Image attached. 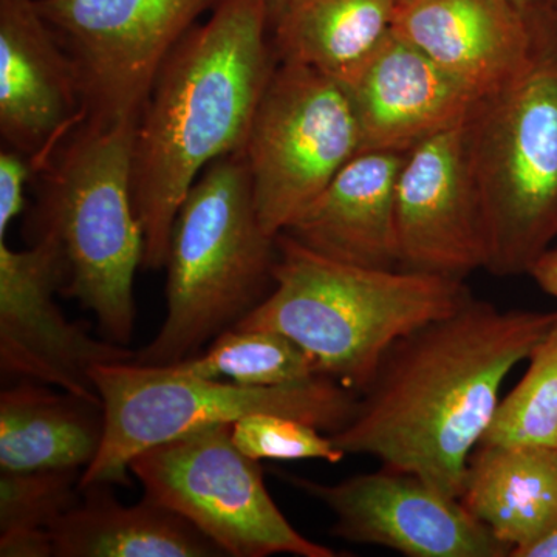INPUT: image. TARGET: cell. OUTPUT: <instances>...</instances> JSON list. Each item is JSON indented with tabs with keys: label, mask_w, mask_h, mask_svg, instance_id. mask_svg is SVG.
Returning <instances> with one entry per match:
<instances>
[{
	"label": "cell",
	"mask_w": 557,
	"mask_h": 557,
	"mask_svg": "<svg viewBox=\"0 0 557 557\" xmlns=\"http://www.w3.org/2000/svg\"><path fill=\"white\" fill-rule=\"evenodd\" d=\"M556 324L557 310L472 298L388 348L350 423L330 437L346 456L376 458L460 498L505 380Z\"/></svg>",
	"instance_id": "cell-1"
},
{
	"label": "cell",
	"mask_w": 557,
	"mask_h": 557,
	"mask_svg": "<svg viewBox=\"0 0 557 557\" xmlns=\"http://www.w3.org/2000/svg\"><path fill=\"white\" fill-rule=\"evenodd\" d=\"M276 65L267 0H220L161 65L132 163L143 269L166 265L175 215L205 168L245 152Z\"/></svg>",
	"instance_id": "cell-2"
},
{
	"label": "cell",
	"mask_w": 557,
	"mask_h": 557,
	"mask_svg": "<svg viewBox=\"0 0 557 557\" xmlns=\"http://www.w3.org/2000/svg\"><path fill=\"white\" fill-rule=\"evenodd\" d=\"M276 245L274 287L236 327L287 336L358 395L399 338L474 298L467 281L348 265L284 233Z\"/></svg>",
	"instance_id": "cell-3"
},
{
	"label": "cell",
	"mask_w": 557,
	"mask_h": 557,
	"mask_svg": "<svg viewBox=\"0 0 557 557\" xmlns=\"http://www.w3.org/2000/svg\"><path fill=\"white\" fill-rule=\"evenodd\" d=\"M138 120L83 121L35 174L30 226L32 237L46 234L60 245L64 295L91 311L120 346L134 338V282L145 258L132 194Z\"/></svg>",
	"instance_id": "cell-4"
},
{
	"label": "cell",
	"mask_w": 557,
	"mask_h": 557,
	"mask_svg": "<svg viewBox=\"0 0 557 557\" xmlns=\"http://www.w3.org/2000/svg\"><path fill=\"white\" fill-rule=\"evenodd\" d=\"M276 237L260 223L245 153L208 164L172 225L166 317L134 362L174 364L236 327L274 287Z\"/></svg>",
	"instance_id": "cell-5"
},
{
	"label": "cell",
	"mask_w": 557,
	"mask_h": 557,
	"mask_svg": "<svg viewBox=\"0 0 557 557\" xmlns=\"http://www.w3.org/2000/svg\"><path fill=\"white\" fill-rule=\"evenodd\" d=\"M528 14L527 69L483 98L468 121L485 270L497 277L530 274L557 240V17L545 0Z\"/></svg>",
	"instance_id": "cell-6"
},
{
	"label": "cell",
	"mask_w": 557,
	"mask_h": 557,
	"mask_svg": "<svg viewBox=\"0 0 557 557\" xmlns=\"http://www.w3.org/2000/svg\"><path fill=\"white\" fill-rule=\"evenodd\" d=\"M90 376L104 409V438L100 453L81 474L79 487L129 485L132 458L143 450L199 429L233 426L252 413L296 418L332 435L350 423L359 397L325 375L276 386H245L129 361L97 366Z\"/></svg>",
	"instance_id": "cell-7"
},
{
	"label": "cell",
	"mask_w": 557,
	"mask_h": 557,
	"mask_svg": "<svg viewBox=\"0 0 557 557\" xmlns=\"http://www.w3.org/2000/svg\"><path fill=\"white\" fill-rule=\"evenodd\" d=\"M129 472L145 496L189 520L225 556H339L285 519L263 483L259 460L234 445L231 424L199 429L143 450L132 458Z\"/></svg>",
	"instance_id": "cell-8"
},
{
	"label": "cell",
	"mask_w": 557,
	"mask_h": 557,
	"mask_svg": "<svg viewBox=\"0 0 557 557\" xmlns=\"http://www.w3.org/2000/svg\"><path fill=\"white\" fill-rule=\"evenodd\" d=\"M358 152L361 132L346 87L307 65L277 62L244 152L263 230L284 233Z\"/></svg>",
	"instance_id": "cell-9"
},
{
	"label": "cell",
	"mask_w": 557,
	"mask_h": 557,
	"mask_svg": "<svg viewBox=\"0 0 557 557\" xmlns=\"http://www.w3.org/2000/svg\"><path fill=\"white\" fill-rule=\"evenodd\" d=\"M220 0H36L78 73L86 120L139 119L180 40Z\"/></svg>",
	"instance_id": "cell-10"
},
{
	"label": "cell",
	"mask_w": 557,
	"mask_h": 557,
	"mask_svg": "<svg viewBox=\"0 0 557 557\" xmlns=\"http://www.w3.org/2000/svg\"><path fill=\"white\" fill-rule=\"evenodd\" d=\"M65 281L64 256L50 236L33 237L22 251L0 237V369L102 405L91 369L134 361L137 351L69 321L54 300Z\"/></svg>",
	"instance_id": "cell-11"
},
{
	"label": "cell",
	"mask_w": 557,
	"mask_h": 557,
	"mask_svg": "<svg viewBox=\"0 0 557 557\" xmlns=\"http://www.w3.org/2000/svg\"><path fill=\"white\" fill-rule=\"evenodd\" d=\"M335 516L330 534L409 557H511V548L458 498L410 472L383 467L343 482L319 483L277 472Z\"/></svg>",
	"instance_id": "cell-12"
},
{
	"label": "cell",
	"mask_w": 557,
	"mask_h": 557,
	"mask_svg": "<svg viewBox=\"0 0 557 557\" xmlns=\"http://www.w3.org/2000/svg\"><path fill=\"white\" fill-rule=\"evenodd\" d=\"M468 121L406 153L395 197L399 270L457 281L485 270V223Z\"/></svg>",
	"instance_id": "cell-13"
},
{
	"label": "cell",
	"mask_w": 557,
	"mask_h": 557,
	"mask_svg": "<svg viewBox=\"0 0 557 557\" xmlns=\"http://www.w3.org/2000/svg\"><path fill=\"white\" fill-rule=\"evenodd\" d=\"M86 120L75 64L36 0H0V135L33 170Z\"/></svg>",
	"instance_id": "cell-14"
},
{
	"label": "cell",
	"mask_w": 557,
	"mask_h": 557,
	"mask_svg": "<svg viewBox=\"0 0 557 557\" xmlns=\"http://www.w3.org/2000/svg\"><path fill=\"white\" fill-rule=\"evenodd\" d=\"M343 86L357 115L361 150L409 152L467 123L485 98L394 32Z\"/></svg>",
	"instance_id": "cell-15"
},
{
	"label": "cell",
	"mask_w": 557,
	"mask_h": 557,
	"mask_svg": "<svg viewBox=\"0 0 557 557\" xmlns=\"http://www.w3.org/2000/svg\"><path fill=\"white\" fill-rule=\"evenodd\" d=\"M392 32L482 97L518 78L533 54L530 14L511 0H398Z\"/></svg>",
	"instance_id": "cell-16"
},
{
	"label": "cell",
	"mask_w": 557,
	"mask_h": 557,
	"mask_svg": "<svg viewBox=\"0 0 557 557\" xmlns=\"http://www.w3.org/2000/svg\"><path fill=\"white\" fill-rule=\"evenodd\" d=\"M406 153L361 150L284 234L348 265L399 269L395 197Z\"/></svg>",
	"instance_id": "cell-17"
},
{
	"label": "cell",
	"mask_w": 557,
	"mask_h": 557,
	"mask_svg": "<svg viewBox=\"0 0 557 557\" xmlns=\"http://www.w3.org/2000/svg\"><path fill=\"white\" fill-rule=\"evenodd\" d=\"M110 483L81 487V497L50 527L57 557H220L208 536L148 496L120 504Z\"/></svg>",
	"instance_id": "cell-18"
},
{
	"label": "cell",
	"mask_w": 557,
	"mask_h": 557,
	"mask_svg": "<svg viewBox=\"0 0 557 557\" xmlns=\"http://www.w3.org/2000/svg\"><path fill=\"white\" fill-rule=\"evenodd\" d=\"M49 384L20 380L0 394V469H81L100 453L104 409Z\"/></svg>",
	"instance_id": "cell-19"
},
{
	"label": "cell",
	"mask_w": 557,
	"mask_h": 557,
	"mask_svg": "<svg viewBox=\"0 0 557 557\" xmlns=\"http://www.w3.org/2000/svg\"><path fill=\"white\" fill-rule=\"evenodd\" d=\"M458 500L512 555L557 523V449L478 446Z\"/></svg>",
	"instance_id": "cell-20"
},
{
	"label": "cell",
	"mask_w": 557,
	"mask_h": 557,
	"mask_svg": "<svg viewBox=\"0 0 557 557\" xmlns=\"http://www.w3.org/2000/svg\"><path fill=\"white\" fill-rule=\"evenodd\" d=\"M398 0H289L271 27L277 62L350 79L394 27Z\"/></svg>",
	"instance_id": "cell-21"
},
{
	"label": "cell",
	"mask_w": 557,
	"mask_h": 557,
	"mask_svg": "<svg viewBox=\"0 0 557 557\" xmlns=\"http://www.w3.org/2000/svg\"><path fill=\"white\" fill-rule=\"evenodd\" d=\"M178 375L276 386L321 375L317 361L295 341L260 329H230L207 350L166 366Z\"/></svg>",
	"instance_id": "cell-22"
},
{
	"label": "cell",
	"mask_w": 557,
	"mask_h": 557,
	"mask_svg": "<svg viewBox=\"0 0 557 557\" xmlns=\"http://www.w3.org/2000/svg\"><path fill=\"white\" fill-rule=\"evenodd\" d=\"M527 361L525 375L498 403L480 445L557 449V324Z\"/></svg>",
	"instance_id": "cell-23"
},
{
	"label": "cell",
	"mask_w": 557,
	"mask_h": 557,
	"mask_svg": "<svg viewBox=\"0 0 557 557\" xmlns=\"http://www.w3.org/2000/svg\"><path fill=\"white\" fill-rule=\"evenodd\" d=\"M81 469H33L0 474V534L50 530L81 497Z\"/></svg>",
	"instance_id": "cell-24"
},
{
	"label": "cell",
	"mask_w": 557,
	"mask_h": 557,
	"mask_svg": "<svg viewBox=\"0 0 557 557\" xmlns=\"http://www.w3.org/2000/svg\"><path fill=\"white\" fill-rule=\"evenodd\" d=\"M234 445L245 456L262 460H324L339 463L341 453L330 434L309 423L277 413H252L231 426Z\"/></svg>",
	"instance_id": "cell-25"
},
{
	"label": "cell",
	"mask_w": 557,
	"mask_h": 557,
	"mask_svg": "<svg viewBox=\"0 0 557 557\" xmlns=\"http://www.w3.org/2000/svg\"><path fill=\"white\" fill-rule=\"evenodd\" d=\"M35 178L30 161L16 150L0 152V237H5L11 222L24 211L25 186Z\"/></svg>",
	"instance_id": "cell-26"
},
{
	"label": "cell",
	"mask_w": 557,
	"mask_h": 557,
	"mask_svg": "<svg viewBox=\"0 0 557 557\" xmlns=\"http://www.w3.org/2000/svg\"><path fill=\"white\" fill-rule=\"evenodd\" d=\"M0 556H53V541H51L50 530L17 531V533L0 534Z\"/></svg>",
	"instance_id": "cell-27"
},
{
	"label": "cell",
	"mask_w": 557,
	"mask_h": 557,
	"mask_svg": "<svg viewBox=\"0 0 557 557\" xmlns=\"http://www.w3.org/2000/svg\"><path fill=\"white\" fill-rule=\"evenodd\" d=\"M534 282L544 289L547 295L557 299V247H552L544 252L541 259L534 263L530 274Z\"/></svg>",
	"instance_id": "cell-28"
},
{
	"label": "cell",
	"mask_w": 557,
	"mask_h": 557,
	"mask_svg": "<svg viewBox=\"0 0 557 557\" xmlns=\"http://www.w3.org/2000/svg\"><path fill=\"white\" fill-rule=\"evenodd\" d=\"M511 557H557V523L533 544L516 549Z\"/></svg>",
	"instance_id": "cell-29"
},
{
	"label": "cell",
	"mask_w": 557,
	"mask_h": 557,
	"mask_svg": "<svg viewBox=\"0 0 557 557\" xmlns=\"http://www.w3.org/2000/svg\"><path fill=\"white\" fill-rule=\"evenodd\" d=\"M289 0H267V5H269L270 13V22L271 27L276 24L281 14L284 13V10L287 9Z\"/></svg>",
	"instance_id": "cell-30"
},
{
	"label": "cell",
	"mask_w": 557,
	"mask_h": 557,
	"mask_svg": "<svg viewBox=\"0 0 557 557\" xmlns=\"http://www.w3.org/2000/svg\"><path fill=\"white\" fill-rule=\"evenodd\" d=\"M511 2L519 7L520 10L528 11L537 5V3H541L542 0H511Z\"/></svg>",
	"instance_id": "cell-31"
},
{
	"label": "cell",
	"mask_w": 557,
	"mask_h": 557,
	"mask_svg": "<svg viewBox=\"0 0 557 557\" xmlns=\"http://www.w3.org/2000/svg\"><path fill=\"white\" fill-rule=\"evenodd\" d=\"M545 2L548 3L549 9L553 10V13H555L557 17V0H545Z\"/></svg>",
	"instance_id": "cell-32"
}]
</instances>
